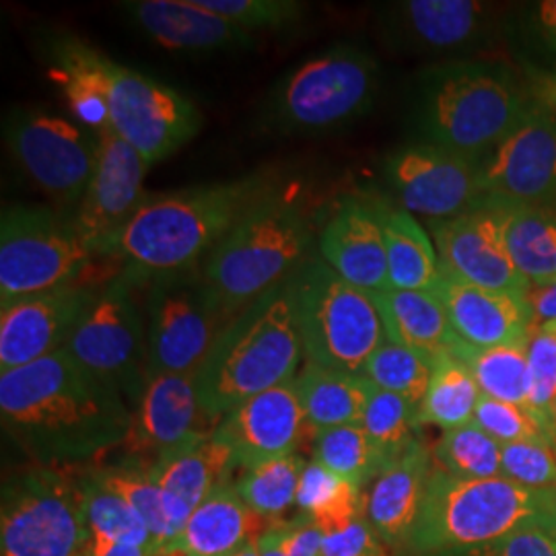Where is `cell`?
Instances as JSON below:
<instances>
[{
    "instance_id": "6da1fadb",
    "label": "cell",
    "mask_w": 556,
    "mask_h": 556,
    "mask_svg": "<svg viewBox=\"0 0 556 556\" xmlns=\"http://www.w3.org/2000/svg\"><path fill=\"white\" fill-rule=\"evenodd\" d=\"M2 429L38 466L64 468L122 445L132 410L66 349L0 374Z\"/></svg>"
},
{
    "instance_id": "7a4b0ae2",
    "label": "cell",
    "mask_w": 556,
    "mask_h": 556,
    "mask_svg": "<svg viewBox=\"0 0 556 556\" xmlns=\"http://www.w3.org/2000/svg\"><path fill=\"white\" fill-rule=\"evenodd\" d=\"M540 98L505 62L454 60L418 73L410 116L418 140L480 163Z\"/></svg>"
},
{
    "instance_id": "3957f363",
    "label": "cell",
    "mask_w": 556,
    "mask_h": 556,
    "mask_svg": "<svg viewBox=\"0 0 556 556\" xmlns=\"http://www.w3.org/2000/svg\"><path fill=\"white\" fill-rule=\"evenodd\" d=\"M270 188V179L250 176L147 197L114 256L147 278L194 268Z\"/></svg>"
},
{
    "instance_id": "277c9868",
    "label": "cell",
    "mask_w": 556,
    "mask_h": 556,
    "mask_svg": "<svg viewBox=\"0 0 556 556\" xmlns=\"http://www.w3.org/2000/svg\"><path fill=\"white\" fill-rule=\"evenodd\" d=\"M303 358L287 282L243 307L197 371L200 404L220 420L250 397L298 378Z\"/></svg>"
},
{
    "instance_id": "5b68a950",
    "label": "cell",
    "mask_w": 556,
    "mask_h": 556,
    "mask_svg": "<svg viewBox=\"0 0 556 556\" xmlns=\"http://www.w3.org/2000/svg\"><path fill=\"white\" fill-rule=\"evenodd\" d=\"M314 219L287 190L262 194L202 262V275L239 314L312 260Z\"/></svg>"
},
{
    "instance_id": "8992f818",
    "label": "cell",
    "mask_w": 556,
    "mask_h": 556,
    "mask_svg": "<svg viewBox=\"0 0 556 556\" xmlns=\"http://www.w3.org/2000/svg\"><path fill=\"white\" fill-rule=\"evenodd\" d=\"M551 491L538 493L507 478L464 480L433 466L408 551L443 556L478 548L548 519Z\"/></svg>"
},
{
    "instance_id": "52a82bcc",
    "label": "cell",
    "mask_w": 556,
    "mask_h": 556,
    "mask_svg": "<svg viewBox=\"0 0 556 556\" xmlns=\"http://www.w3.org/2000/svg\"><path fill=\"white\" fill-rule=\"evenodd\" d=\"M303 357L324 369L363 376L388 334L369 293L334 273L321 258L307 260L287 280Z\"/></svg>"
},
{
    "instance_id": "ba28073f",
    "label": "cell",
    "mask_w": 556,
    "mask_h": 556,
    "mask_svg": "<svg viewBox=\"0 0 556 556\" xmlns=\"http://www.w3.org/2000/svg\"><path fill=\"white\" fill-rule=\"evenodd\" d=\"M378 60L337 43L305 60L273 87L264 124L282 135L324 132L367 114L379 93Z\"/></svg>"
},
{
    "instance_id": "9c48e42d",
    "label": "cell",
    "mask_w": 556,
    "mask_h": 556,
    "mask_svg": "<svg viewBox=\"0 0 556 556\" xmlns=\"http://www.w3.org/2000/svg\"><path fill=\"white\" fill-rule=\"evenodd\" d=\"M236 316L200 266L149 278L144 299L149 379L197 374Z\"/></svg>"
},
{
    "instance_id": "30bf717a",
    "label": "cell",
    "mask_w": 556,
    "mask_h": 556,
    "mask_svg": "<svg viewBox=\"0 0 556 556\" xmlns=\"http://www.w3.org/2000/svg\"><path fill=\"white\" fill-rule=\"evenodd\" d=\"M147 280L124 266L101 287L64 346L89 374L114 388L130 410L149 383L147 318L137 301Z\"/></svg>"
},
{
    "instance_id": "8fae6325",
    "label": "cell",
    "mask_w": 556,
    "mask_h": 556,
    "mask_svg": "<svg viewBox=\"0 0 556 556\" xmlns=\"http://www.w3.org/2000/svg\"><path fill=\"white\" fill-rule=\"evenodd\" d=\"M93 258L73 217L34 204L4 206L0 217V309L77 282Z\"/></svg>"
},
{
    "instance_id": "7c38bea8",
    "label": "cell",
    "mask_w": 556,
    "mask_h": 556,
    "mask_svg": "<svg viewBox=\"0 0 556 556\" xmlns=\"http://www.w3.org/2000/svg\"><path fill=\"white\" fill-rule=\"evenodd\" d=\"M85 544L80 480L52 466H36L4 480L2 556H79Z\"/></svg>"
},
{
    "instance_id": "4fadbf2b",
    "label": "cell",
    "mask_w": 556,
    "mask_h": 556,
    "mask_svg": "<svg viewBox=\"0 0 556 556\" xmlns=\"http://www.w3.org/2000/svg\"><path fill=\"white\" fill-rule=\"evenodd\" d=\"M101 85L110 110V128L137 149L149 165L167 160L199 135V108L161 80L103 54Z\"/></svg>"
},
{
    "instance_id": "5bb4252c",
    "label": "cell",
    "mask_w": 556,
    "mask_h": 556,
    "mask_svg": "<svg viewBox=\"0 0 556 556\" xmlns=\"http://www.w3.org/2000/svg\"><path fill=\"white\" fill-rule=\"evenodd\" d=\"M4 140L21 169L60 204H79L98 163L100 139L79 122L38 110L4 119Z\"/></svg>"
},
{
    "instance_id": "9a60e30c",
    "label": "cell",
    "mask_w": 556,
    "mask_h": 556,
    "mask_svg": "<svg viewBox=\"0 0 556 556\" xmlns=\"http://www.w3.org/2000/svg\"><path fill=\"white\" fill-rule=\"evenodd\" d=\"M383 178L402 208L429 220L452 219L484 199L480 163L422 140L392 151Z\"/></svg>"
},
{
    "instance_id": "2e32d148",
    "label": "cell",
    "mask_w": 556,
    "mask_h": 556,
    "mask_svg": "<svg viewBox=\"0 0 556 556\" xmlns=\"http://www.w3.org/2000/svg\"><path fill=\"white\" fill-rule=\"evenodd\" d=\"M498 9L478 0H406L383 11L381 27L397 48L454 60H472L505 29Z\"/></svg>"
},
{
    "instance_id": "e0dca14e",
    "label": "cell",
    "mask_w": 556,
    "mask_h": 556,
    "mask_svg": "<svg viewBox=\"0 0 556 556\" xmlns=\"http://www.w3.org/2000/svg\"><path fill=\"white\" fill-rule=\"evenodd\" d=\"M441 268L486 291L528 295L530 282L519 275L505 243L503 200L484 197L452 219L429 220Z\"/></svg>"
},
{
    "instance_id": "ac0fdd59",
    "label": "cell",
    "mask_w": 556,
    "mask_h": 556,
    "mask_svg": "<svg viewBox=\"0 0 556 556\" xmlns=\"http://www.w3.org/2000/svg\"><path fill=\"white\" fill-rule=\"evenodd\" d=\"M98 139L96 172L73 220L93 256H114L119 236L147 200L144 178L151 165L112 128Z\"/></svg>"
},
{
    "instance_id": "d6986e66",
    "label": "cell",
    "mask_w": 556,
    "mask_h": 556,
    "mask_svg": "<svg viewBox=\"0 0 556 556\" xmlns=\"http://www.w3.org/2000/svg\"><path fill=\"white\" fill-rule=\"evenodd\" d=\"M484 197L556 204V105L542 98L516 130L480 161Z\"/></svg>"
},
{
    "instance_id": "ffe728a7",
    "label": "cell",
    "mask_w": 556,
    "mask_h": 556,
    "mask_svg": "<svg viewBox=\"0 0 556 556\" xmlns=\"http://www.w3.org/2000/svg\"><path fill=\"white\" fill-rule=\"evenodd\" d=\"M219 422L200 404L197 374H163L149 379L119 450L124 462L151 468L161 457L211 438Z\"/></svg>"
},
{
    "instance_id": "44dd1931",
    "label": "cell",
    "mask_w": 556,
    "mask_h": 556,
    "mask_svg": "<svg viewBox=\"0 0 556 556\" xmlns=\"http://www.w3.org/2000/svg\"><path fill=\"white\" fill-rule=\"evenodd\" d=\"M100 289L73 282L0 309V374L62 351Z\"/></svg>"
},
{
    "instance_id": "7402d4cb",
    "label": "cell",
    "mask_w": 556,
    "mask_h": 556,
    "mask_svg": "<svg viewBox=\"0 0 556 556\" xmlns=\"http://www.w3.org/2000/svg\"><path fill=\"white\" fill-rule=\"evenodd\" d=\"M307 420L295 379L245 400L220 418L215 438L236 457L241 470L278 457L293 456L305 435Z\"/></svg>"
},
{
    "instance_id": "603a6c76",
    "label": "cell",
    "mask_w": 556,
    "mask_h": 556,
    "mask_svg": "<svg viewBox=\"0 0 556 556\" xmlns=\"http://www.w3.org/2000/svg\"><path fill=\"white\" fill-rule=\"evenodd\" d=\"M438 293L456 337L477 349L526 344L534 330L528 295L486 291L441 268Z\"/></svg>"
},
{
    "instance_id": "cb8c5ba5",
    "label": "cell",
    "mask_w": 556,
    "mask_h": 556,
    "mask_svg": "<svg viewBox=\"0 0 556 556\" xmlns=\"http://www.w3.org/2000/svg\"><path fill=\"white\" fill-rule=\"evenodd\" d=\"M318 250L319 258L361 291L376 295L392 289L374 202L358 199L338 202L319 231Z\"/></svg>"
},
{
    "instance_id": "d4e9b609",
    "label": "cell",
    "mask_w": 556,
    "mask_h": 556,
    "mask_svg": "<svg viewBox=\"0 0 556 556\" xmlns=\"http://www.w3.org/2000/svg\"><path fill=\"white\" fill-rule=\"evenodd\" d=\"M433 472V456L418 438L390 462L365 495V517L388 548H408Z\"/></svg>"
},
{
    "instance_id": "484cf974",
    "label": "cell",
    "mask_w": 556,
    "mask_h": 556,
    "mask_svg": "<svg viewBox=\"0 0 556 556\" xmlns=\"http://www.w3.org/2000/svg\"><path fill=\"white\" fill-rule=\"evenodd\" d=\"M119 9L144 36L169 50L215 52L252 43L250 34L204 9L199 0H128Z\"/></svg>"
},
{
    "instance_id": "4316f807",
    "label": "cell",
    "mask_w": 556,
    "mask_h": 556,
    "mask_svg": "<svg viewBox=\"0 0 556 556\" xmlns=\"http://www.w3.org/2000/svg\"><path fill=\"white\" fill-rule=\"evenodd\" d=\"M236 468L231 450L215 433L161 457L149 468L160 486L174 544L200 503Z\"/></svg>"
},
{
    "instance_id": "83f0119b",
    "label": "cell",
    "mask_w": 556,
    "mask_h": 556,
    "mask_svg": "<svg viewBox=\"0 0 556 556\" xmlns=\"http://www.w3.org/2000/svg\"><path fill=\"white\" fill-rule=\"evenodd\" d=\"M371 299L390 342L406 346L433 363L456 351L459 338L435 291L390 289Z\"/></svg>"
},
{
    "instance_id": "f1b7e54d",
    "label": "cell",
    "mask_w": 556,
    "mask_h": 556,
    "mask_svg": "<svg viewBox=\"0 0 556 556\" xmlns=\"http://www.w3.org/2000/svg\"><path fill=\"white\" fill-rule=\"evenodd\" d=\"M260 517L250 511L229 478L217 484L184 526L174 548L188 556H231L256 540Z\"/></svg>"
},
{
    "instance_id": "f546056e",
    "label": "cell",
    "mask_w": 556,
    "mask_h": 556,
    "mask_svg": "<svg viewBox=\"0 0 556 556\" xmlns=\"http://www.w3.org/2000/svg\"><path fill=\"white\" fill-rule=\"evenodd\" d=\"M371 202L386 243L390 287L394 291H435L441 262L431 236L406 208L383 200Z\"/></svg>"
},
{
    "instance_id": "4dcf8cb0",
    "label": "cell",
    "mask_w": 556,
    "mask_h": 556,
    "mask_svg": "<svg viewBox=\"0 0 556 556\" xmlns=\"http://www.w3.org/2000/svg\"><path fill=\"white\" fill-rule=\"evenodd\" d=\"M295 383L307 429L314 433L361 422L376 388L365 376L332 371L312 363L303 367Z\"/></svg>"
},
{
    "instance_id": "1f68e13d",
    "label": "cell",
    "mask_w": 556,
    "mask_h": 556,
    "mask_svg": "<svg viewBox=\"0 0 556 556\" xmlns=\"http://www.w3.org/2000/svg\"><path fill=\"white\" fill-rule=\"evenodd\" d=\"M505 243L530 287L556 280V204L503 202Z\"/></svg>"
},
{
    "instance_id": "d6a6232c",
    "label": "cell",
    "mask_w": 556,
    "mask_h": 556,
    "mask_svg": "<svg viewBox=\"0 0 556 556\" xmlns=\"http://www.w3.org/2000/svg\"><path fill=\"white\" fill-rule=\"evenodd\" d=\"M83 514L87 526L85 556H105L118 544L151 548V534L142 517L91 472L80 478Z\"/></svg>"
},
{
    "instance_id": "836d02e7",
    "label": "cell",
    "mask_w": 556,
    "mask_h": 556,
    "mask_svg": "<svg viewBox=\"0 0 556 556\" xmlns=\"http://www.w3.org/2000/svg\"><path fill=\"white\" fill-rule=\"evenodd\" d=\"M298 509L328 536L365 517V493L312 459L299 482Z\"/></svg>"
},
{
    "instance_id": "e575fe53",
    "label": "cell",
    "mask_w": 556,
    "mask_h": 556,
    "mask_svg": "<svg viewBox=\"0 0 556 556\" xmlns=\"http://www.w3.org/2000/svg\"><path fill=\"white\" fill-rule=\"evenodd\" d=\"M480 388L470 369L454 353L443 355L433 365V376L422 404L418 406V427L433 425L454 431L475 420Z\"/></svg>"
},
{
    "instance_id": "d590c367",
    "label": "cell",
    "mask_w": 556,
    "mask_h": 556,
    "mask_svg": "<svg viewBox=\"0 0 556 556\" xmlns=\"http://www.w3.org/2000/svg\"><path fill=\"white\" fill-rule=\"evenodd\" d=\"M457 358L477 379L480 394L498 402L528 406L530 400V361L528 342L495 349H477L459 340L454 351Z\"/></svg>"
},
{
    "instance_id": "8d00e7d4",
    "label": "cell",
    "mask_w": 556,
    "mask_h": 556,
    "mask_svg": "<svg viewBox=\"0 0 556 556\" xmlns=\"http://www.w3.org/2000/svg\"><path fill=\"white\" fill-rule=\"evenodd\" d=\"M314 462L365 489L390 464L361 422L314 433Z\"/></svg>"
},
{
    "instance_id": "74e56055",
    "label": "cell",
    "mask_w": 556,
    "mask_h": 556,
    "mask_svg": "<svg viewBox=\"0 0 556 556\" xmlns=\"http://www.w3.org/2000/svg\"><path fill=\"white\" fill-rule=\"evenodd\" d=\"M105 489L124 498L147 523L151 534L149 556L160 555L174 548V534L163 509L160 486L151 477L149 468L122 462L118 466H105L91 472Z\"/></svg>"
},
{
    "instance_id": "f35d334b",
    "label": "cell",
    "mask_w": 556,
    "mask_h": 556,
    "mask_svg": "<svg viewBox=\"0 0 556 556\" xmlns=\"http://www.w3.org/2000/svg\"><path fill=\"white\" fill-rule=\"evenodd\" d=\"M307 462L298 454L278 457L243 470L236 482L239 495L260 519H277L298 505L299 482Z\"/></svg>"
},
{
    "instance_id": "ab89813d",
    "label": "cell",
    "mask_w": 556,
    "mask_h": 556,
    "mask_svg": "<svg viewBox=\"0 0 556 556\" xmlns=\"http://www.w3.org/2000/svg\"><path fill=\"white\" fill-rule=\"evenodd\" d=\"M503 445L482 431L477 422H468L439 439L433 459L438 468L464 480H489L501 477Z\"/></svg>"
},
{
    "instance_id": "60d3db41",
    "label": "cell",
    "mask_w": 556,
    "mask_h": 556,
    "mask_svg": "<svg viewBox=\"0 0 556 556\" xmlns=\"http://www.w3.org/2000/svg\"><path fill=\"white\" fill-rule=\"evenodd\" d=\"M433 361L394 342H383L367 361L363 376L376 388L420 406L433 376Z\"/></svg>"
},
{
    "instance_id": "b9f144b4",
    "label": "cell",
    "mask_w": 556,
    "mask_h": 556,
    "mask_svg": "<svg viewBox=\"0 0 556 556\" xmlns=\"http://www.w3.org/2000/svg\"><path fill=\"white\" fill-rule=\"evenodd\" d=\"M503 34L517 59L534 68H556V0L517 7L505 20Z\"/></svg>"
},
{
    "instance_id": "7bdbcfd3",
    "label": "cell",
    "mask_w": 556,
    "mask_h": 556,
    "mask_svg": "<svg viewBox=\"0 0 556 556\" xmlns=\"http://www.w3.org/2000/svg\"><path fill=\"white\" fill-rule=\"evenodd\" d=\"M361 425L383 457L394 462L418 439V408L404 397L374 388Z\"/></svg>"
},
{
    "instance_id": "ee69618b",
    "label": "cell",
    "mask_w": 556,
    "mask_h": 556,
    "mask_svg": "<svg viewBox=\"0 0 556 556\" xmlns=\"http://www.w3.org/2000/svg\"><path fill=\"white\" fill-rule=\"evenodd\" d=\"M200 4L241 31H278L298 23L305 4L298 0H199Z\"/></svg>"
},
{
    "instance_id": "f6af8a7d",
    "label": "cell",
    "mask_w": 556,
    "mask_h": 556,
    "mask_svg": "<svg viewBox=\"0 0 556 556\" xmlns=\"http://www.w3.org/2000/svg\"><path fill=\"white\" fill-rule=\"evenodd\" d=\"M482 431H486L501 445L509 443H544L556 452L553 433L538 420L528 408L498 402L493 397L480 396L475 420Z\"/></svg>"
},
{
    "instance_id": "bcb514c9",
    "label": "cell",
    "mask_w": 556,
    "mask_h": 556,
    "mask_svg": "<svg viewBox=\"0 0 556 556\" xmlns=\"http://www.w3.org/2000/svg\"><path fill=\"white\" fill-rule=\"evenodd\" d=\"M501 477L523 489L548 493L556 489V452L544 443L503 445Z\"/></svg>"
},
{
    "instance_id": "7dc6e473",
    "label": "cell",
    "mask_w": 556,
    "mask_h": 556,
    "mask_svg": "<svg viewBox=\"0 0 556 556\" xmlns=\"http://www.w3.org/2000/svg\"><path fill=\"white\" fill-rule=\"evenodd\" d=\"M326 534L314 521L299 516L293 521H275L256 538L258 556H319Z\"/></svg>"
},
{
    "instance_id": "c3c4849f",
    "label": "cell",
    "mask_w": 556,
    "mask_h": 556,
    "mask_svg": "<svg viewBox=\"0 0 556 556\" xmlns=\"http://www.w3.org/2000/svg\"><path fill=\"white\" fill-rule=\"evenodd\" d=\"M443 556H556V532L548 519H538L491 544Z\"/></svg>"
},
{
    "instance_id": "681fc988",
    "label": "cell",
    "mask_w": 556,
    "mask_h": 556,
    "mask_svg": "<svg viewBox=\"0 0 556 556\" xmlns=\"http://www.w3.org/2000/svg\"><path fill=\"white\" fill-rule=\"evenodd\" d=\"M319 556H390L388 546L376 534L367 517H361L346 526L344 530H338L334 534L324 538Z\"/></svg>"
},
{
    "instance_id": "f907efd6",
    "label": "cell",
    "mask_w": 556,
    "mask_h": 556,
    "mask_svg": "<svg viewBox=\"0 0 556 556\" xmlns=\"http://www.w3.org/2000/svg\"><path fill=\"white\" fill-rule=\"evenodd\" d=\"M528 301L534 312V326L556 324V280L544 287H532Z\"/></svg>"
},
{
    "instance_id": "816d5d0a",
    "label": "cell",
    "mask_w": 556,
    "mask_h": 556,
    "mask_svg": "<svg viewBox=\"0 0 556 556\" xmlns=\"http://www.w3.org/2000/svg\"><path fill=\"white\" fill-rule=\"evenodd\" d=\"M105 556H149L144 548L140 546H130V544H118L116 548H112Z\"/></svg>"
},
{
    "instance_id": "f5cc1de1",
    "label": "cell",
    "mask_w": 556,
    "mask_h": 556,
    "mask_svg": "<svg viewBox=\"0 0 556 556\" xmlns=\"http://www.w3.org/2000/svg\"><path fill=\"white\" fill-rule=\"evenodd\" d=\"M544 96H546V100L551 101V103H555L556 105V75H553L548 83H546V89L542 91Z\"/></svg>"
},
{
    "instance_id": "db71d44e",
    "label": "cell",
    "mask_w": 556,
    "mask_h": 556,
    "mask_svg": "<svg viewBox=\"0 0 556 556\" xmlns=\"http://www.w3.org/2000/svg\"><path fill=\"white\" fill-rule=\"evenodd\" d=\"M231 556H258V546H256V540H252L250 544H245L239 553Z\"/></svg>"
},
{
    "instance_id": "11a10c76",
    "label": "cell",
    "mask_w": 556,
    "mask_h": 556,
    "mask_svg": "<svg viewBox=\"0 0 556 556\" xmlns=\"http://www.w3.org/2000/svg\"><path fill=\"white\" fill-rule=\"evenodd\" d=\"M548 514H551V523L556 532V489L551 491V503H548Z\"/></svg>"
},
{
    "instance_id": "9f6ffc18",
    "label": "cell",
    "mask_w": 556,
    "mask_h": 556,
    "mask_svg": "<svg viewBox=\"0 0 556 556\" xmlns=\"http://www.w3.org/2000/svg\"><path fill=\"white\" fill-rule=\"evenodd\" d=\"M151 556H188L184 551H178V548H172V551H165V553H160V555H151Z\"/></svg>"
},
{
    "instance_id": "6f0895ef",
    "label": "cell",
    "mask_w": 556,
    "mask_h": 556,
    "mask_svg": "<svg viewBox=\"0 0 556 556\" xmlns=\"http://www.w3.org/2000/svg\"><path fill=\"white\" fill-rule=\"evenodd\" d=\"M540 328H544V330H548V332L556 334V324H551V326H540Z\"/></svg>"
},
{
    "instance_id": "680465c9",
    "label": "cell",
    "mask_w": 556,
    "mask_h": 556,
    "mask_svg": "<svg viewBox=\"0 0 556 556\" xmlns=\"http://www.w3.org/2000/svg\"><path fill=\"white\" fill-rule=\"evenodd\" d=\"M79 556H85V555H83V553H80V555H79Z\"/></svg>"
},
{
    "instance_id": "91938a15",
    "label": "cell",
    "mask_w": 556,
    "mask_h": 556,
    "mask_svg": "<svg viewBox=\"0 0 556 556\" xmlns=\"http://www.w3.org/2000/svg\"><path fill=\"white\" fill-rule=\"evenodd\" d=\"M400 556H404V555H400Z\"/></svg>"
}]
</instances>
